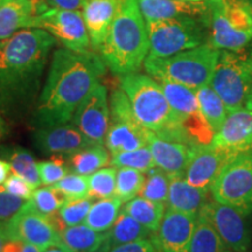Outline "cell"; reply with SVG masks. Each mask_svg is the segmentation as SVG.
Wrapping results in <instances>:
<instances>
[{
    "label": "cell",
    "mask_w": 252,
    "mask_h": 252,
    "mask_svg": "<svg viewBox=\"0 0 252 252\" xmlns=\"http://www.w3.org/2000/svg\"><path fill=\"white\" fill-rule=\"evenodd\" d=\"M4 187L9 194H12L13 196H17L21 200H30L33 195L35 187L33 185H31L30 182L25 180L17 174H9V176L6 179L4 182Z\"/></svg>",
    "instance_id": "obj_41"
},
{
    "label": "cell",
    "mask_w": 252,
    "mask_h": 252,
    "mask_svg": "<svg viewBox=\"0 0 252 252\" xmlns=\"http://www.w3.org/2000/svg\"><path fill=\"white\" fill-rule=\"evenodd\" d=\"M196 220V215L168 209L151 239L160 252H189Z\"/></svg>",
    "instance_id": "obj_16"
},
{
    "label": "cell",
    "mask_w": 252,
    "mask_h": 252,
    "mask_svg": "<svg viewBox=\"0 0 252 252\" xmlns=\"http://www.w3.org/2000/svg\"><path fill=\"white\" fill-rule=\"evenodd\" d=\"M117 167H106L88 176L89 180V197L94 200H104L115 196Z\"/></svg>",
    "instance_id": "obj_37"
},
{
    "label": "cell",
    "mask_w": 252,
    "mask_h": 252,
    "mask_svg": "<svg viewBox=\"0 0 252 252\" xmlns=\"http://www.w3.org/2000/svg\"><path fill=\"white\" fill-rule=\"evenodd\" d=\"M144 182L145 175L143 172L126 167H118L116 175L115 197L121 200L123 203L128 202L139 195Z\"/></svg>",
    "instance_id": "obj_34"
},
{
    "label": "cell",
    "mask_w": 252,
    "mask_h": 252,
    "mask_svg": "<svg viewBox=\"0 0 252 252\" xmlns=\"http://www.w3.org/2000/svg\"><path fill=\"white\" fill-rule=\"evenodd\" d=\"M60 238L74 252H89L98 249L108 239V231H94L82 223L63 229L60 232Z\"/></svg>",
    "instance_id": "obj_25"
},
{
    "label": "cell",
    "mask_w": 252,
    "mask_h": 252,
    "mask_svg": "<svg viewBox=\"0 0 252 252\" xmlns=\"http://www.w3.org/2000/svg\"><path fill=\"white\" fill-rule=\"evenodd\" d=\"M169 191L167 198L168 209L196 215L207 201L209 191L190 185L185 175L169 176Z\"/></svg>",
    "instance_id": "obj_24"
},
{
    "label": "cell",
    "mask_w": 252,
    "mask_h": 252,
    "mask_svg": "<svg viewBox=\"0 0 252 252\" xmlns=\"http://www.w3.org/2000/svg\"><path fill=\"white\" fill-rule=\"evenodd\" d=\"M88 0H46L49 7L60 9H70V11H80L83 9Z\"/></svg>",
    "instance_id": "obj_45"
},
{
    "label": "cell",
    "mask_w": 252,
    "mask_h": 252,
    "mask_svg": "<svg viewBox=\"0 0 252 252\" xmlns=\"http://www.w3.org/2000/svg\"><path fill=\"white\" fill-rule=\"evenodd\" d=\"M28 201L37 212L46 216H50L59 212L60 208L67 202L68 198L54 186H45V187L36 188Z\"/></svg>",
    "instance_id": "obj_36"
},
{
    "label": "cell",
    "mask_w": 252,
    "mask_h": 252,
    "mask_svg": "<svg viewBox=\"0 0 252 252\" xmlns=\"http://www.w3.org/2000/svg\"><path fill=\"white\" fill-rule=\"evenodd\" d=\"M189 252H234L206 220L197 216Z\"/></svg>",
    "instance_id": "obj_32"
},
{
    "label": "cell",
    "mask_w": 252,
    "mask_h": 252,
    "mask_svg": "<svg viewBox=\"0 0 252 252\" xmlns=\"http://www.w3.org/2000/svg\"><path fill=\"white\" fill-rule=\"evenodd\" d=\"M110 162L113 167H117V168L118 167H126V168L137 169L143 173H147L150 169L157 167L149 146L128 151V152L113 154Z\"/></svg>",
    "instance_id": "obj_38"
},
{
    "label": "cell",
    "mask_w": 252,
    "mask_h": 252,
    "mask_svg": "<svg viewBox=\"0 0 252 252\" xmlns=\"http://www.w3.org/2000/svg\"><path fill=\"white\" fill-rule=\"evenodd\" d=\"M0 46H1V42H0Z\"/></svg>",
    "instance_id": "obj_53"
},
{
    "label": "cell",
    "mask_w": 252,
    "mask_h": 252,
    "mask_svg": "<svg viewBox=\"0 0 252 252\" xmlns=\"http://www.w3.org/2000/svg\"><path fill=\"white\" fill-rule=\"evenodd\" d=\"M145 21L167 20L182 17H203L207 12L206 1L182 0H137Z\"/></svg>",
    "instance_id": "obj_23"
},
{
    "label": "cell",
    "mask_w": 252,
    "mask_h": 252,
    "mask_svg": "<svg viewBox=\"0 0 252 252\" xmlns=\"http://www.w3.org/2000/svg\"><path fill=\"white\" fill-rule=\"evenodd\" d=\"M149 50L146 23L137 0H121L98 50L100 58L113 74L123 76L139 70Z\"/></svg>",
    "instance_id": "obj_3"
},
{
    "label": "cell",
    "mask_w": 252,
    "mask_h": 252,
    "mask_svg": "<svg viewBox=\"0 0 252 252\" xmlns=\"http://www.w3.org/2000/svg\"><path fill=\"white\" fill-rule=\"evenodd\" d=\"M47 7L46 0H5L0 5V42L19 31L33 28L34 19Z\"/></svg>",
    "instance_id": "obj_21"
},
{
    "label": "cell",
    "mask_w": 252,
    "mask_h": 252,
    "mask_svg": "<svg viewBox=\"0 0 252 252\" xmlns=\"http://www.w3.org/2000/svg\"><path fill=\"white\" fill-rule=\"evenodd\" d=\"M0 156L2 157V160L9 163L12 173L21 176L35 188L42 185L37 171V162L30 151L19 146L4 147L0 149Z\"/></svg>",
    "instance_id": "obj_26"
},
{
    "label": "cell",
    "mask_w": 252,
    "mask_h": 252,
    "mask_svg": "<svg viewBox=\"0 0 252 252\" xmlns=\"http://www.w3.org/2000/svg\"><path fill=\"white\" fill-rule=\"evenodd\" d=\"M123 210L137 220L151 232H156L159 229L162 217L165 215V203L135 196L131 201L126 202Z\"/></svg>",
    "instance_id": "obj_29"
},
{
    "label": "cell",
    "mask_w": 252,
    "mask_h": 252,
    "mask_svg": "<svg viewBox=\"0 0 252 252\" xmlns=\"http://www.w3.org/2000/svg\"><path fill=\"white\" fill-rule=\"evenodd\" d=\"M41 252H74L72 250H70L67 245L63 244L62 242H59V243H54L49 247H47L43 249Z\"/></svg>",
    "instance_id": "obj_47"
},
{
    "label": "cell",
    "mask_w": 252,
    "mask_h": 252,
    "mask_svg": "<svg viewBox=\"0 0 252 252\" xmlns=\"http://www.w3.org/2000/svg\"><path fill=\"white\" fill-rule=\"evenodd\" d=\"M147 146L152 153L156 166L169 176L185 175L196 146L166 140L150 132Z\"/></svg>",
    "instance_id": "obj_20"
},
{
    "label": "cell",
    "mask_w": 252,
    "mask_h": 252,
    "mask_svg": "<svg viewBox=\"0 0 252 252\" xmlns=\"http://www.w3.org/2000/svg\"><path fill=\"white\" fill-rule=\"evenodd\" d=\"M109 152L103 145L94 144L69 156L68 166L72 173L90 175L110 162Z\"/></svg>",
    "instance_id": "obj_27"
},
{
    "label": "cell",
    "mask_w": 252,
    "mask_h": 252,
    "mask_svg": "<svg viewBox=\"0 0 252 252\" xmlns=\"http://www.w3.org/2000/svg\"><path fill=\"white\" fill-rule=\"evenodd\" d=\"M210 87L224 102L228 112L252 109V46L220 50Z\"/></svg>",
    "instance_id": "obj_7"
},
{
    "label": "cell",
    "mask_w": 252,
    "mask_h": 252,
    "mask_svg": "<svg viewBox=\"0 0 252 252\" xmlns=\"http://www.w3.org/2000/svg\"><path fill=\"white\" fill-rule=\"evenodd\" d=\"M4 1H5V0H0V5H1Z\"/></svg>",
    "instance_id": "obj_52"
},
{
    "label": "cell",
    "mask_w": 252,
    "mask_h": 252,
    "mask_svg": "<svg viewBox=\"0 0 252 252\" xmlns=\"http://www.w3.org/2000/svg\"><path fill=\"white\" fill-rule=\"evenodd\" d=\"M37 171H39L41 184L52 186L68 174L69 166L68 163H65L62 156H53L48 161L37 162Z\"/></svg>",
    "instance_id": "obj_40"
},
{
    "label": "cell",
    "mask_w": 252,
    "mask_h": 252,
    "mask_svg": "<svg viewBox=\"0 0 252 252\" xmlns=\"http://www.w3.org/2000/svg\"><path fill=\"white\" fill-rule=\"evenodd\" d=\"M121 88L130 100L135 119L143 127L162 139L191 145L159 82L137 71L121 76Z\"/></svg>",
    "instance_id": "obj_4"
},
{
    "label": "cell",
    "mask_w": 252,
    "mask_h": 252,
    "mask_svg": "<svg viewBox=\"0 0 252 252\" xmlns=\"http://www.w3.org/2000/svg\"><path fill=\"white\" fill-rule=\"evenodd\" d=\"M5 133H6V125H5L4 119H2L1 116H0V140H1V138L4 137Z\"/></svg>",
    "instance_id": "obj_49"
},
{
    "label": "cell",
    "mask_w": 252,
    "mask_h": 252,
    "mask_svg": "<svg viewBox=\"0 0 252 252\" xmlns=\"http://www.w3.org/2000/svg\"><path fill=\"white\" fill-rule=\"evenodd\" d=\"M56 40L41 28H25L0 46V109L18 113L40 90L49 53Z\"/></svg>",
    "instance_id": "obj_2"
},
{
    "label": "cell",
    "mask_w": 252,
    "mask_h": 252,
    "mask_svg": "<svg viewBox=\"0 0 252 252\" xmlns=\"http://www.w3.org/2000/svg\"><path fill=\"white\" fill-rule=\"evenodd\" d=\"M152 234L153 232L140 224L137 220L122 210L119 212L117 220H115L111 229L108 231V239L111 248H113L140 239L151 238Z\"/></svg>",
    "instance_id": "obj_28"
},
{
    "label": "cell",
    "mask_w": 252,
    "mask_h": 252,
    "mask_svg": "<svg viewBox=\"0 0 252 252\" xmlns=\"http://www.w3.org/2000/svg\"><path fill=\"white\" fill-rule=\"evenodd\" d=\"M94 198H77V200H68L60 208L59 212L48 216L59 232L67 226L82 224L89 213L94 203Z\"/></svg>",
    "instance_id": "obj_33"
},
{
    "label": "cell",
    "mask_w": 252,
    "mask_h": 252,
    "mask_svg": "<svg viewBox=\"0 0 252 252\" xmlns=\"http://www.w3.org/2000/svg\"><path fill=\"white\" fill-rule=\"evenodd\" d=\"M210 145L234 153L252 152V109L229 112Z\"/></svg>",
    "instance_id": "obj_19"
},
{
    "label": "cell",
    "mask_w": 252,
    "mask_h": 252,
    "mask_svg": "<svg viewBox=\"0 0 252 252\" xmlns=\"http://www.w3.org/2000/svg\"><path fill=\"white\" fill-rule=\"evenodd\" d=\"M34 143L41 152L49 156H70L94 145L74 124H60L37 127Z\"/></svg>",
    "instance_id": "obj_18"
},
{
    "label": "cell",
    "mask_w": 252,
    "mask_h": 252,
    "mask_svg": "<svg viewBox=\"0 0 252 252\" xmlns=\"http://www.w3.org/2000/svg\"><path fill=\"white\" fill-rule=\"evenodd\" d=\"M89 175H81L76 173L67 174L56 184L52 185L67 196L68 200L89 197Z\"/></svg>",
    "instance_id": "obj_39"
},
{
    "label": "cell",
    "mask_w": 252,
    "mask_h": 252,
    "mask_svg": "<svg viewBox=\"0 0 252 252\" xmlns=\"http://www.w3.org/2000/svg\"><path fill=\"white\" fill-rule=\"evenodd\" d=\"M109 252H160L151 238L140 239L110 249Z\"/></svg>",
    "instance_id": "obj_43"
},
{
    "label": "cell",
    "mask_w": 252,
    "mask_h": 252,
    "mask_svg": "<svg viewBox=\"0 0 252 252\" xmlns=\"http://www.w3.org/2000/svg\"><path fill=\"white\" fill-rule=\"evenodd\" d=\"M105 68L102 58L91 50L56 49L37 99L34 125L43 127L70 123L78 105L100 82Z\"/></svg>",
    "instance_id": "obj_1"
},
{
    "label": "cell",
    "mask_w": 252,
    "mask_h": 252,
    "mask_svg": "<svg viewBox=\"0 0 252 252\" xmlns=\"http://www.w3.org/2000/svg\"><path fill=\"white\" fill-rule=\"evenodd\" d=\"M72 124L93 144L103 145L110 123V106L106 87L99 82L84 98L71 119Z\"/></svg>",
    "instance_id": "obj_14"
},
{
    "label": "cell",
    "mask_w": 252,
    "mask_h": 252,
    "mask_svg": "<svg viewBox=\"0 0 252 252\" xmlns=\"http://www.w3.org/2000/svg\"><path fill=\"white\" fill-rule=\"evenodd\" d=\"M197 216L208 220L232 251H249L251 244L250 231L243 216L231 207L215 200H207L201 207Z\"/></svg>",
    "instance_id": "obj_15"
},
{
    "label": "cell",
    "mask_w": 252,
    "mask_h": 252,
    "mask_svg": "<svg viewBox=\"0 0 252 252\" xmlns=\"http://www.w3.org/2000/svg\"><path fill=\"white\" fill-rule=\"evenodd\" d=\"M7 239L20 241L40 249L61 242L59 230L48 216L43 215L26 201L20 210L4 220L1 226Z\"/></svg>",
    "instance_id": "obj_13"
},
{
    "label": "cell",
    "mask_w": 252,
    "mask_h": 252,
    "mask_svg": "<svg viewBox=\"0 0 252 252\" xmlns=\"http://www.w3.org/2000/svg\"><path fill=\"white\" fill-rule=\"evenodd\" d=\"M26 201L13 196L6 190L4 185H0V220H6L21 209Z\"/></svg>",
    "instance_id": "obj_42"
},
{
    "label": "cell",
    "mask_w": 252,
    "mask_h": 252,
    "mask_svg": "<svg viewBox=\"0 0 252 252\" xmlns=\"http://www.w3.org/2000/svg\"><path fill=\"white\" fill-rule=\"evenodd\" d=\"M42 249L32 245L28 243H24L20 241H13V239H7L5 242L1 252H41Z\"/></svg>",
    "instance_id": "obj_44"
},
{
    "label": "cell",
    "mask_w": 252,
    "mask_h": 252,
    "mask_svg": "<svg viewBox=\"0 0 252 252\" xmlns=\"http://www.w3.org/2000/svg\"><path fill=\"white\" fill-rule=\"evenodd\" d=\"M110 249H111V245L109 243V239H106L104 243L100 245L98 249H96V250H93V251H89V252H109Z\"/></svg>",
    "instance_id": "obj_48"
},
{
    "label": "cell",
    "mask_w": 252,
    "mask_h": 252,
    "mask_svg": "<svg viewBox=\"0 0 252 252\" xmlns=\"http://www.w3.org/2000/svg\"><path fill=\"white\" fill-rule=\"evenodd\" d=\"M12 173L11 166L8 162H6L5 160L0 159V185H4L6 179L8 178L9 174Z\"/></svg>",
    "instance_id": "obj_46"
},
{
    "label": "cell",
    "mask_w": 252,
    "mask_h": 252,
    "mask_svg": "<svg viewBox=\"0 0 252 252\" xmlns=\"http://www.w3.org/2000/svg\"><path fill=\"white\" fill-rule=\"evenodd\" d=\"M182 1H191V2H196V1H206V0H182Z\"/></svg>",
    "instance_id": "obj_51"
},
{
    "label": "cell",
    "mask_w": 252,
    "mask_h": 252,
    "mask_svg": "<svg viewBox=\"0 0 252 252\" xmlns=\"http://www.w3.org/2000/svg\"><path fill=\"white\" fill-rule=\"evenodd\" d=\"M110 123L105 137L106 149L111 154L128 152L147 146L149 130L143 127L132 111L130 100L122 88L110 97Z\"/></svg>",
    "instance_id": "obj_10"
},
{
    "label": "cell",
    "mask_w": 252,
    "mask_h": 252,
    "mask_svg": "<svg viewBox=\"0 0 252 252\" xmlns=\"http://www.w3.org/2000/svg\"><path fill=\"white\" fill-rule=\"evenodd\" d=\"M169 175L161 171L159 167H154L147 172L145 182L141 188L139 196L156 202L166 203L169 191Z\"/></svg>",
    "instance_id": "obj_35"
},
{
    "label": "cell",
    "mask_w": 252,
    "mask_h": 252,
    "mask_svg": "<svg viewBox=\"0 0 252 252\" xmlns=\"http://www.w3.org/2000/svg\"><path fill=\"white\" fill-rule=\"evenodd\" d=\"M238 153L214 147L213 145H197L195 153L185 172V178L195 187L209 191L210 186L223 167Z\"/></svg>",
    "instance_id": "obj_17"
},
{
    "label": "cell",
    "mask_w": 252,
    "mask_h": 252,
    "mask_svg": "<svg viewBox=\"0 0 252 252\" xmlns=\"http://www.w3.org/2000/svg\"><path fill=\"white\" fill-rule=\"evenodd\" d=\"M208 40L219 50H239L252 41V6L247 0H206Z\"/></svg>",
    "instance_id": "obj_6"
},
{
    "label": "cell",
    "mask_w": 252,
    "mask_h": 252,
    "mask_svg": "<svg viewBox=\"0 0 252 252\" xmlns=\"http://www.w3.org/2000/svg\"><path fill=\"white\" fill-rule=\"evenodd\" d=\"M6 241H7V238H6L4 231H2V229L0 228V252H1V249H2V247H4Z\"/></svg>",
    "instance_id": "obj_50"
},
{
    "label": "cell",
    "mask_w": 252,
    "mask_h": 252,
    "mask_svg": "<svg viewBox=\"0 0 252 252\" xmlns=\"http://www.w3.org/2000/svg\"><path fill=\"white\" fill-rule=\"evenodd\" d=\"M122 203V201L115 196L98 200L96 203H93L83 223L94 231H109L117 220Z\"/></svg>",
    "instance_id": "obj_31"
},
{
    "label": "cell",
    "mask_w": 252,
    "mask_h": 252,
    "mask_svg": "<svg viewBox=\"0 0 252 252\" xmlns=\"http://www.w3.org/2000/svg\"><path fill=\"white\" fill-rule=\"evenodd\" d=\"M158 82L190 144L197 146L212 143L215 133L202 116L196 90L172 81L161 80Z\"/></svg>",
    "instance_id": "obj_11"
},
{
    "label": "cell",
    "mask_w": 252,
    "mask_h": 252,
    "mask_svg": "<svg viewBox=\"0 0 252 252\" xmlns=\"http://www.w3.org/2000/svg\"><path fill=\"white\" fill-rule=\"evenodd\" d=\"M217 202L231 207L242 216L252 213V152L238 153L223 167L210 186Z\"/></svg>",
    "instance_id": "obj_9"
},
{
    "label": "cell",
    "mask_w": 252,
    "mask_h": 252,
    "mask_svg": "<svg viewBox=\"0 0 252 252\" xmlns=\"http://www.w3.org/2000/svg\"><path fill=\"white\" fill-rule=\"evenodd\" d=\"M219 52L206 42L168 58L147 56L144 68L154 80L172 81L197 90L210 84Z\"/></svg>",
    "instance_id": "obj_5"
},
{
    "label": "cell",
    "mask_w": 252,
    "mask_h": 252,
    "mask_svg": "<svg viewBox=\"0 0 252 252\" xmlns=\"http://www.w3.org/2000/svg\"><path fill=\"white\" fill-rule=\"evenodd\" d=\"M151 58H168L207 42L208 28L203 17H182L145 21Z\"/></svg>",
    "instance_id": "obj_8"
},
{
    "label": "cell",
    "mask_w": 252,
    "mask_h": 252,
    "mask_svg": "<svg viewBox=\"0 0 252 252\" xmlns=\"http://www.w3.org/2000/svg\"><path fill=\"white\" fill-rule=\"evenodd\" d=\"M196 96L202 116L206 119L208 125L212 127L214 133H216L222 127L223 123H224L229 113L224 102L217 94L216 91L210 87V84L197 89Z\"/></svg>",
    "instance_id": "obj_30"
},
{
    "label": "cell",
    "mask_w": 252,
    "mask_h": 252,
    "mask_svg": "<svg viewBox=\"0 0 252 252\" xmlns=\"http://www.w3.org/2000/svg\"><path fill=\"white\" fill-rule=\"evenodd\" d=\"M33 28L48 32L64 48L74 52L90 50V37L80 11L47 7L34 19Z\"/></svg>",
    "instance_id": "obj_12"
},
{
    "label": "cell",
    "mask_w": 252,
    "mask_h": 252,
    "mask_svg": "<svg viewBox=\"0 0 252 252\" xmlns=\"http://www.w3.org/2000/svg\"><path fill=\"white\" fill-rule=\"evenodd\" d=\"M121 0H88L83 7V19L90 37V46L98 52L115 18Z\"/></svg>",
    "instance_id": "obj_22"
}]
</instances>
